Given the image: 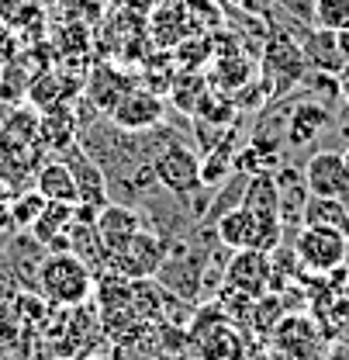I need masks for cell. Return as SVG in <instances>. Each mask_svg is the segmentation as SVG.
Here are the masks:
<instances>
[{"instance_id": "6da1fadb", "label": "cell", "mask_w": 349, "mask_h": 360, "mask_svg": "<svg viewBox=\"0 0 349 360\" xmlns=\"http://www.w3.org/2000/svg\"><path fill=\"white\" fill-rule=\"evenodd\" d=\"M90 291H93V270L70 250H48V257L39 267L35 295L45 298L48 305L77 309L90 298Z\"/></svg>"}, {"instance_id": "7a4b0ae2", "label": "cell", "mask_w": 349, "mask_h": 360, "mask_svg": "<svg viewBox=\"0 0 349 360\" xmlns=\"http://www.w3.org/2000/svg\"><path fill=\"white\" fill-rule=\"evenodd\" d=\"M308 73H311V66H308L298 39L284 28H270V35L260 49V80L270 90V101L287 97L294 87H301Z\"/></svg>"}, {"instance_id": "3957f363", "label": "cell", "mask_w": 349, "mask_h": 360, "mask_svg": "<svg viewBox=\"0 0 349 360\" xmlns=\"http://www.w3.org/2000/svg\"><path fill=\"white\" fill-rule=\"evenodd\" d=\"M294 257L301 264V274H336L349 260V236L336 229H315L301 225L294 232Z\"/></svg>"}, {"instance_id": "277c9868", "label": "cell", "mask_w": 349, "mask_h": 360, "mask_svg": "<svg viewBox=\"0 0 349 360\" xmlns=\"http://www.w3.org/2000/svg\"><path fill=\"white\" fill-rule=\"evenodd\" d=\"M211 229H215V239L221 246H228V250H263V253H273L280 246V239H284V225L256 219L242 205L225 212Z\"/></svg>"}, {"instance_id": "5b68a950", "label": "cell", "mask_w": 349, "mask_h": 360, "mask_svg": "<svg viewBox=\"0 0 349 360\" xmlns=\"http://www.w3.org/2000/svg\"><path fill=\"white\" fill-rule=\"evenodd\" d=\"M152 177L156 184L166 191V194H173V198H190V194H197L204 184H201V156L183 142V139H170L159 153H156V160H152Z\"/></svg>"}, {"instance_id": "8992f818", "label": "cell", "mask_w": 349, "mask_h": 360, "mask_svg": "<svg viewBox=\"0 0 349 360\" xmlns=\"http://www.w3.org/2000/svg\"><path fill=\"white\" fill-rule=\"evenodd\" d=\"M218 305V302H215ZM190 336L197 340V357L201 360H249V347H246V336L239 333L235 322H228L225 312L218 309H208L194 326H190Z\"/></svg>"}, {"instance_id": "52a82bcc", "label": "cell", "mask_w": 349, "mask_h": 360, "mask_svg": "<svg viewBox=\"0 0 349 360\" xmlns=\"http://www.w3.org/2000/svg\"><path fill=\"white\" fill-rule=\"evenodd\" d=\"M225 288L260 302L263 295L273 288L270 253H263V250H232V257L225 260Z\"/></svg>"}, {"instance_id": "ba28073f", "label": "cell", "mask_w": 349, "mask_h": 360, "mask_svg": "<svg viewBox=\"0 0 349 360\" xmlns=\"http://www.w3.org/2000/svg\"><path fill=\"white\" fill-rule=\"evenodd\" d=\"M166 250H170V243H166L159 232H152V229L145 225L121 253L111 257V267L118 270L121 277H138V281H145V277H156V274H159L163 260H166Z\"/></svg>"}, {"instance_id": "9c48e42d", "label": "cell", "mask_w": 349, "mask_h": 360, "mask_svg": "<svg viewBox=\"0 0 349 360\" xmlns=\"http://www.w3.org/2000/svg\"><path fill=\"white\" fill-rule=\"evenodd\" d=\"M305 187L311 198H346L349 194V170L339 149H318L311 153L301 167Z\"/></svg>"}, {"instance_id": "30bf717a", "label": "cell", "mask_w": 349, "mask_h": 360, "mask_svg": "<svg viewBox=\"0 0 349 360\" xmlns=\"http://www.w3.org/2000/svg\"><path fill=\"white\" fill-rule=\"evenodd\" d=\"M97 236H100V246L107 253V260L114 253H121L131 239L145 229V215L135 208V205H121V201H107L100 212H97Z\"/></svg>"}, {"instance_id": "8fae6325", "label": "cell", "mask_w": 349, "mask_h": 360, "mask_svg": "<svg viewBox=\"0 0 349 360\" xmlns=\"http://www.w3.org/2000/svg\"><path fill=\"white\" fill-rule=\"evenodd\" d=\"M59 156L66 160L70 174H73V180H77L80 205H84V208H93V212H100V208L111 201V187H107L104 170L97 167V160L90 156L80 142H77V146H70V149H66V153H59Z\"/></svg>"}, {"instance_id": "7c38bea8", "label": "cell", "mask_w": 349, "mask_h": 360, "mask_svg": "<svg viewBox=\"0 0 349 360\" xmlns=\"http://www.w3.org/2000/svg\"><path fill=\"white\" fill-rule=\"evenodd\" d=\"M163 115H166V104L156 90L135 87L111 111V125H118L121 132H149V129H159Z\"/></svg>"}, {"instance_id": "4fadbf2b", "label": "cell", "mask_w": 349, "mask_h": 360, "mask_svg": "<svg viewBox=\"0 0 349 360\" xmlns=\"http://www.w3.org/2000/svg\"><path fill=\"white\" fill-rule=\"evenodd\" d=\"M273 343L291 360H315L322 350V333L308 315H284L273 326Z\"/></svg>"}, {"instance_id": "5bb4252c", "label": "cell", "mask_w": 349, "mask_h": 360, "mask_svg": "<svg viewBox=\"0 0 349 360\" xmlns=\"http://www.w3.org/2000/svg\"><path fill=\"white\" fill-rule=\"evenodd\" d=\"M294 39H298V45H301V52H305V59H308V66H311L315 73L339 77V73L346 70V59H343V52H339V45H336V32L305 25Z\"/></svg>"}, {"instance_id": "9a60e30c", "label": "cell", "mask_w": 349, "mask_h": 360, "mask_svg": "<svg viewBox=\"0 0 349 360\" xmlns=\"http://www.w3.org/2000/svg\"><path fill=\"white\" fill-rule=\"evenodd\" d=\"M39 135H42L45 149H52L59 156V153H66L70 146L80 142V115L70 104L45 108L42 115H39Z\"/></svg>"}, {"instance_id": "2e32d148", "label": "cell", "mask_w": 349, "mask_h": 360, "mask_svg": "<svg viewBox=\"0 0 349 360\" xmlns=\"http://www.w3.org/2000/svg\"><path fill=\"white\" fill-rule=\"evenodd\" d=\"M190 28H197L187 0H159L156 11H152V39L159 45H176L183 39H190Z\"/></svg>"}, {"instance_id": "e0dca14e", "label": "cell", "mask_w": 349, "mask_h": 360, "mask_svg": "<svg viewBox=\"0 0 349 360\" xmlns=\"http://www.w3.org/2000/svg\"><path fill=\"white\" fill-rule=\"evenodd\" d=\"M35 191L42 194L45 201L52 205H80V194H77V180L70 174L66 160L62 156H48L39 163L35 170Z\"/></svg>"}, {"instance_id": "ac0fdd59", "label": "cell", "mask_w": 349, "mask_h": 360, "mask_svg": "<svg viewBox=\"0 0 349 360\" xmlns=\"http://www.w3.org/2000/svg\"><path fill=\"white\" fill-rule=\"evenodd\" d=\"M131 90H135V84H131L129 73H121L118 66L100 63L87 80V101L97 108V111L111 115V111L118 108V101H121L125 94H131Z\"/></svg>"}, {"instance_id": "d6986e66", "label": "cell", "mask_w": 349, "mask_h": 360, "mask_svg": "<svg viewBox=\"0 0 349 360\" xmlns=\"http://www.w3.org/2000/svg\"><path fill=\"white\" fill-rule=\"evenodd\" d=\"M45 0H0V25L18 35V45L45 28Z\"/></svg>"}, {"instance_id": "ffe728a7", "label": "cell", "mask_w": 349, "mask_h": 360, "mask_svg": "<svg viewBox=\"0 0 349 360\" xmlns=\"http://www.w3.org/2000/svg\"><path fill=\"white\" fill-rule=\"evenodd\" d=\"M77 219V205H45L42 219L32 225L28 232L42 243L45 250H66V239H70V225Z\"/></svg>"}, {"instance_id": "44dd1931", "label": "cell", "mask_w": 349, "mask_h": 360, "mask_svg": "<svg viewBox=\"0 0 349 360\" xmlns=\"http://www.w3.org/2000/svg\"><path fill=\"white\" fill-rule=\"evenodd\" d=\"M242 208H249L256 219L280 222V191H277L273 170L253 174V177H249V184H246V198H242Z\"/></svg>"}, {"instance_id": "7402d4cb", "label": "cell", "mask_w": 349, "mask_h": 360, "mask_svg": "<svg viewBox=\"0 0 349 360\" xmlns=\"http://www.w3.org/2000/svg\"><path fill=\"white\" fill-rule=\"evenodd\" d=\"M301 225H315V229H336L349 236V208L339 198H308Z\"/></svg>"}, {"instance_id": "603a6c76", "label": "cell", "mask_w": 349, "mask_h": 360, "mask_svg": "<svg viewBox=\"0 0 349 360\" xmlns=\"http://www.w3.org/2000/svg\"><path fill=\"white\" fill-rule=\"evenodd\" d=\"M45 205H48V201H45L35 187H32V191H14V194H11V219L18 225V232H28L32 225L39 222Z\"/></svg>"}, {"instance_id": "cb8c5ba5", "label": "cell", "mask_w": 349, "mask_h": 360, "mask_svg": "<svg viewBox=\"0 0 349 360\" xmlns=\"http://www.w3.org/2000/svg\"><path fill=\"white\" fill-rule=\"evenodd\" d=\"M249 77H253V63H249V56L246 52H228V56H221L218 59V80L215 84L218 90H239L249 84Z\"/></svg>"}, {"instance_id": "d4e9b609", "label": "cell", "mask_w": 349, "mask_h": 360, "mask_svg": "<svg viewBox=\"0 0 349 360\" xmlns=\"http://www.w3.org/2000/svg\"><path fill=\"white\" fill-rule=\"evenodd\" d=\"M315 28L325 32L349 28V0H315Z\"/></svg>"}, {"instance_id": "484cf974", "label": "cell", "mask_w": 349, "mask_h": 360, "mask_svg": "<svg viewBox=\"0 0 349 360\" xmlns=\"http://www.w3.org/2000/svg\"><path fill=\"white\" fill-rule=\"evenodd\" d=\"M218 4H228V7L249 14V18H260L270 28H273V21H277V4H273V0H218Z\"/></svg>"}, {"instance_id": "4316f807", "label": "cell", "mask_w": 349, "mask_h": 360, "mask_svg": "<svg viewBox=\"0 0 349 360\" xmlns=\"http://www.w3.org/2000/svg\"><path fill=\"white\" fill-rule=\"evenodd\" d=\"M277 11L298 25H315V0H273Z\"/></svg>"}, {"instance_id": "83f0119b", "label": "cell", "mask_w": 349, "mask_h": 360, "mask_svg": "<svg viewBox=\"0 0 349 360\" xmlns=\"http://www.w3.org/2000/svg\"><path fill=\"white\" fill-rule=\"evenodd\" d=\"M14 56H18V35H14V32H7V28L0 25V66H4V63H11Z\"/></svg>"}, {"instance_id": "f1b7e54d", "label": "cell", "mask_w": 349, "mask_h": 360, "mask_svg": "<svg viewBox=\"0 0 349 360\" xmlns=\"http://www.w3.org/2000/svg\"><path fill=\"white\" fill-rule=\"evenodd\" d=\"M336 80H339V97H343V104L349 108V63H346V70H343Z\"/></svg>"}, {"instance_id": "f546056e", "label": "cell", "mask_w": 349, "mask_h": 360, "mask_svg": "<svg viewBox=\"0 0 349 360\" xmlns=\"http://www.w3.org/2000/svg\"><path fill=\"white\" fill-rule=\"evenodd\" d=\"M336 45H339V52H343V59L349 63V28L343 32H336Z\"/></svg>"}, {"instance_id": "4dcf8cb0", "label": "cell", "mask_w": 349, "mask_h": 360, "mask_svg": "<svg viewBox=\"0 0 349 360\" xmlns=\"http://www.w3.org/2000/svg\"><path fill=\"white\" fill-rule=\"evenodd\" d=\"M11 194H14V187H11V184H7V180H0V201H7V198H11Z\"/></svg>"}, {"instance_id": "1f68e13d", "label": "cell", "mask_w": 349, "mask_h": 360, "mask_svg": "<svg viewBox=\"0 0 349 360\" xmlns=\"http://www.w3.org/2000/svg\"><path fill=\"white\" fill-rule=\"evenodd\" d=\"M343 160H346V170H349V146L343 149Z\"/></svg>"}, {"instance_id": "d6a6232c", "label": "cell", "mask_w": 349, "mask_h": 360, "mask_svg": "<svg viewBox=\"0 0 349 360\" xmlns=\"http://www.w3.org/2000/svg\"><path fill=\"white\" fill-rule=\"evenodd\" d=\"M253 360H280V357H253Z\"/></svg>"}, {"instance_id": "836d02e7", "label": "cell", "mask_w": 349, "mask_h": 360, "mask_svg": "<svg viewBox=\"0 0 349 360\" xmlns=\"http://www.w3.org/2000/svg\"><path fill=\"white\" fill-rule=\"evenodd\" d=\"M52 360H73V357H52Z\"/></svg>"}]
</instances>
